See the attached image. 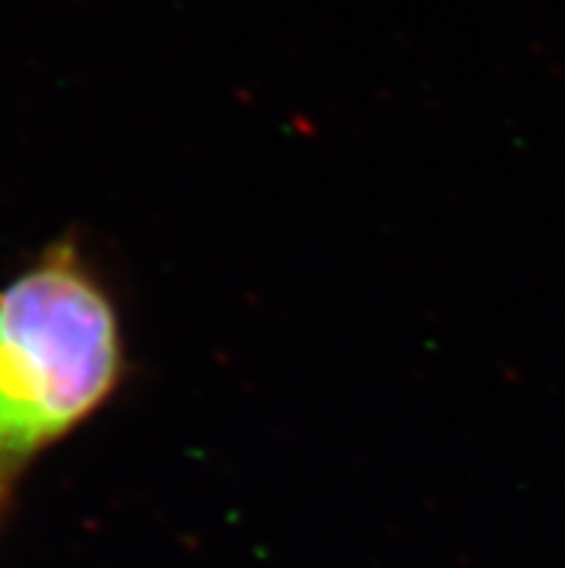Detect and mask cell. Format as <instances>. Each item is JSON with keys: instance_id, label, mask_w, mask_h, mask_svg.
I'll return each instance as SVG.
<instances>
[{"instance_id": "1", "label": "cell", "mask_w": 565, "mask_h": 568, "mask_svg": "<svg viewBox=\"0 0 565 568\" xmlns=\"http://www.w3.org/2000/svg\"><path fill=\"white\" fill-rule=\"evenodd\" d=\"M124 373L119 315L79 257L58 248L0 292V470L79 427Z\"/></svg>"}]
</instances>
